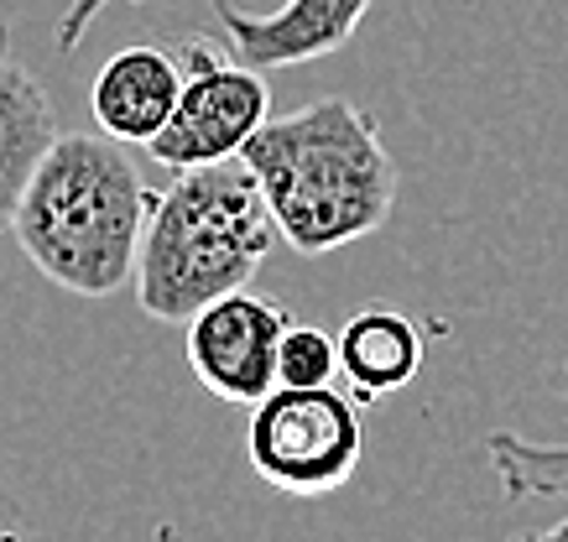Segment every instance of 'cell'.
<instances>
[{"mask_svg": "<svg viewBox=\"0 0 568 542\" xmlns=\"http://www.w3.org/2000/svg\"><path fill=\"white\" fill-rule=\"evenodd\" d=\"M241 157L297 256H328L365 241L396 209L402 177L381 146V125L349 100H313L293 115H276L245 141Z\"/></svg>", "mask_w": 568, "mask_h": 542, "instance_id": "6da1fadb", "label": "cell"}, {"mask_svg": "<svg viewBox=\"0 0 568 542\" xmlns=\"http://www.w3.org/2000/svg\"><path fill=\"white\" fill-rule=\"evenodd\" d=\"M152 204L156 193L125 141L63 131L21 193L11 235L52 287L73 298H115L125 282H136Z\"/></svg>", "mask_w": 568, "mask_h": 542, "instance_id": "7a4b0ae2", "label": "cell"}, {"mask_svg": "<svg viewBox=\"0 0 568 542\" xmlns=\"http://www.w3.org/2000/svg\"><path fill=\"white\" fill-rule=\"evenodd\" d=\"M282 229L245 157L178 173L156 193L136 262V303L156 324H189L251 287Z\"/></svg>", "mask_w": 568, "mask_h": 542, "instance_id": "3957f363", "label": "cell"}, {"mask_svg": "<svg viewBox=\"0 0 568 542\" xmlns=\"http://www.w3.org/2000/svg\"><path fill=\"white\" fill-rule=\"evenodd\" d=\"M251 470L287 495H328L361 470L365 422L334 386H276L245 433Z\"/></svg>", "mask_w": 568, "mask_h": 542, "instance_id": "277c9868", "label": "cell"}, {"mask_svg": "<svg viewBox=\"0 0 568 542\" xmlns=\"http://www.w3.org/2000/svg\"><path fill=\"white\" fill-rule=\"evenodd\" d=\"M178 58H183V94L173 105V121L156 131L146 152L173 173L241 157L245 141L272 121V94L261 84V69L220 53L209 37H189Z\"/></svg>", "mask_w": 568, "mask_h": 542, "instance_id": "5b68a950", "label": "cell"}, {"mask_svg": "<svg viewBox=\"0 0 568 542\" xmlns=\"http://www.w3.org/2000/svg\"><path fill=\"white\" fill-rule=\"evenodd\" d=\"M183 329H189V370L220 402L256 407L261 397L276 391V350H282V334L293 329L287 308L241 287L230 298L209 303L204 314H193Z\"/></svg>", "mask_w": 568, "mask_h": 542, "instance_id": "8992f818", "label": "cell"}, {"mask_svg": "<svg viewBox=\"0 0 568 542\" xmlns=\"http://www.w3.org/2000/svg\"><path fill=\"white\" fill-rule=\"evenodd\" d=\"M365 11H371V0H282L276 11L256 17L230 0H214V17L230 32L235 58L261 73L339 53L365 21Z\"/></svg>", "mask_w": 568, "mask_h": 542, "instance_id": "52a82bcc", "label": "cell"}, {"mask_svg": "<svg viewBox=\"0 0 568 542\" xmlns=\"http://www.w3.org/2000/svg\"><path fill=\"white\" fill-rule=\"evenodd\" d=\"M183 94V58L156 48V42H131L115 58H104L89 89L94 125L115 141L152 146V136L173 121V105Z\"/></svg>", "mask_w": 568, "mask_h": 542, "instance_id": "ba28073f", "label": "cell"}, {"mask_svg": "<svg viewBox=\"0 0 568 542\" xmlns=\"http://www.w3.org/2000/svg\"><path fill=\"white\" fill-rule=\"evenodd\" d=\"M58 136L63 131L37 73H27L21 63H0V235L17 225L21 193Z\"/></svg>", "mask_w": 568, "mask_h": 542, "instance_id": "9c48e42d", "label": "cell"}, {"mask_svg": "<svg viewBox=\"0 0 568 542\" xmlns=\"http://www.w3.org/2000/svg\"><path fill=\"white\" fill-rule=\"evenodd\" d=\"M339 370L355 386V402H376L386 391H402L423 370V334L407 314L365 308L339 329Z\"/></svg>", "mask_w": 568, "mask_h": 542, "instance_id": "30bf717a", "label": "cell"}, {"mask_svg": "<svg viewBox=\"0 0 568 542\" xmlns=\"http://www.w3.org/2000/svg\"><path fill=\"white\" fill-rule=\"evenodd\" d=\"M490 464L500 474V490L511 501H532V495H568V454L558 443H532L517 433H490ZM517 542H568V522L537 538Z\"/></svg>", "mask_w": 568, "mask_h": 542, "instance_id": "8fae6325", "label": "cell"}, {"mask_svg": "<svg viewBox=\"0 0 568 542\" xmlns=\"http://www.w3.org/2000/svg\"><path fill=\"white\" fill-rule=\"evenodd\" d=\"M339 370V339L318 324H293L276 350V386H328Z\"/></svg>", "mask_w": 568, "mask_h": 542, "instance_id": "7c38bea8", "label": "cell"}, {"mask_svg": "<svg viewBox=\"0 0 568 542\" xmlns=\"http://www.w3.org/2000/svg\"><path fill=\"white\" fill-rule=\"evenodd\" d=\"M104 6H110V0H73L69 11H63V21H58V48H63V53H73V48L84 42L89 21L100 17Z\"/></svg>", "mask_w": 568, "mask_h": 542, "instance_id": "4fadbf2b", "label": "cell"}, {"mask_svg": "<svg viewBox=\"0 0 568 542\" xmlns=\"http://www.w3.org/2000/svg\"><path fill=\"white\" fill-rule=\"evenodd\" d=\"M0 542H32L27 522H21V507L11 501V490L0 485Z\"/></svg>", "mask_w": 568, "mask_h": 542, "instance_id": "5bb4252c", "label": "cell"}, {"mask_svg": "<svg viewBox=\"0 0 568 542\" xmlns=\"http://www.w3.org/2000/svg\"><path fill=\"white\" fill-rule=\"evenodd\" d=\"M552 391H558V397H564V402H568V366L558 370V381H552ZM558 449H564V454H568V443H558Z\"/></svg>", "mask_w": 568, "mask_h": 542, "instance_id": "9a60e30c", "label": "cell"}]
</instances>
